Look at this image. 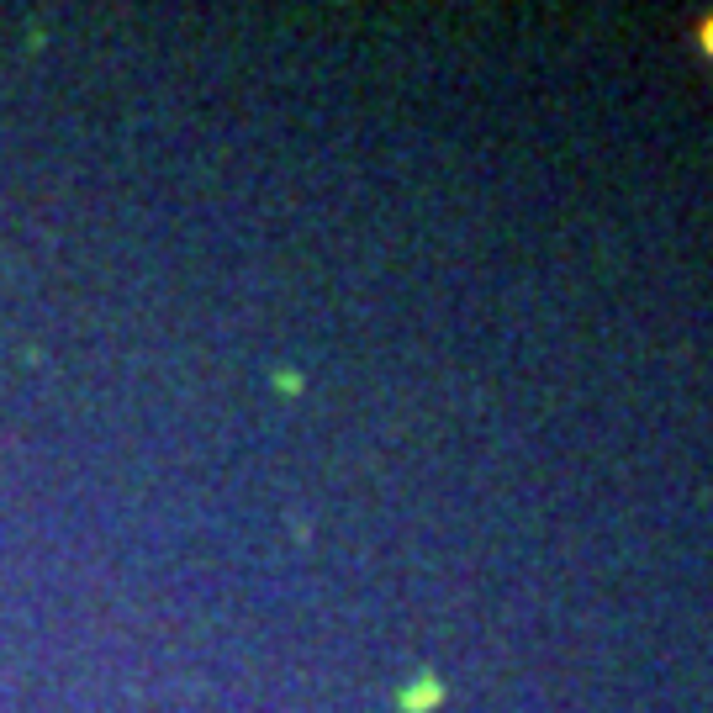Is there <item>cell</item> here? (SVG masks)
I'll return each mask as SVG.
<instances>
[{
    "label": "cell",
    "mask_w": 713,
    "mask_h": 713,
    "mask_svg": "<svg viewBox=\"0 0 713 713\" xmlns=\"http://www.w3.org/2000/svg\"><path fill=\"white\" fill-rule=\"evenodd\" d=\"M428 703H439V682H423V687L407 692V708H412V713H423Z\"/></svg>",
    "instance_id": "obj_1"
},
{
    "label": "cell",
    "mask_w": 713,
    "mask_h": 713,
    "mask_svg": "<svg viewBox=\"0 0 713 713\" xmlns=\"http://www.w3.org/2000/svg\"><path fill=\"white\" fill-rule=\"evenodd\" d=\"M698 48L708 53V59H713V16H708V22L698 27Z\"/></svg>",
    "instance_id": "obj_2"
}]
</instances>
